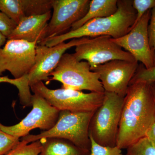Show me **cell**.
<instances>
[{
	"label": "cell",
	"instance_id": "1",
	"mask_svg": "<svg viewBox=\"0 0 155 155\" xmlns=\"http://www.w3.org/2000/svg\"><path fill=\"white\" fill-rule=\"evenodd\" d=\"M155 122V91L153 84H130L124 97L116 146L121 149L145 137Z\"/></svg>",
	"mask_w": 155,
	"mask_h": 155
},
{
	"label": "cell",
	"instance_id": "2",
	"mask_svg": "<svg viewBox=\"0 0 155 155\" xmlns=\"http://www.w3.org/2000/svg\"><path fill=\"white\" fill-rule=\"evenodd\" d=\"M136 12L132 5V1L119 0L118 10L110 17L96 18L86 22L75 30L48 39L41 45L52 47L68 40L89 37L109 36L119 38L129 32L135 22Z\"/></svg>",
	"mask_w": 155,
	"mask_h": 155
},
{
	"label": "cell",
	"instance_id": "3",
	"mask_svg": "<svg viewBox=\"0 0 155 155\" xmlns=\"http://www.w3.org/2000/svg\"><path fill=\"white\" fill-rule=\"evenodd\" d=\"M94 112L60 111L58 121L52 128L37 135L29 134L21 140L30 143L42 139L57 137L67 140L78 147L90 151L89 127Z\"/></svg>",
	"mask_w": 155,
	"mask_h": 155
},
{
	"label": "cell",
	"instance_id": "4",
	"mask_svg": "<svg viewBox=\"0 0 155 155\" xmlns=\"http://www.w3.org/2000/svg\"><path fill=\"white\" fill-rule=\"evenodd\" d=\"M124 97L104 91L102 104L96 110L89 127V137L104 146H116Z\"/></svg>",
	"mask_w": 155,
	"mask_h": 155
},
{
	"label": "cell",
	"instance_id": "5",
	"mask_svg": "<svg viewBox=\"0 0 155 155\" xmlns=\"http://www.w3.org/2000/svg\"><path fill=\"white\" fill-rule=\"evenodd\" d=\"M62 83L61 88L91 92H104L98 74L92 71L87 61H79L72 54L65 53L58 66L50 75L48 81Z\"/></svg>",
	"mask_w": 155,
	"mask_h": 155
},
{
	"label": "cell",
	"instance_id": "6",
	"mask_svg": "<svg viewBox=\"0 0 155 155\" xmlns=\"http://www.w3.org/2000/svg\"><path fill=\"white\" fill-rule=\"evenodd\" d=\"M30 88L59 110L72 113L95 112L102 104L104 96V92L84 93L62 88L50 89L43 81L35 84Z\"/></svg>",
	"mask_w": 155,
	"mask_h": 155
},
{
	"label": "cell",
	"instance_id": "7",
	"mask_svg": "<svg viewBox=\"0 0 155 155\" xmlns=\"http://www.w3.org/2000/svg\"><path fill=\"white\" fill-rule=\"evenodd\" d=\"M31 104L32 110L19 123L12 126H5L0 123V129L20 138L29 135L31 130L35 128L47 131L52 128L58 121L60 111L35 94L31 97Z\"/></svg>",
	"mask_w": 155,
	"mask_h": 155
},
{
	"label": "cell",
	"instance_id": "8",
	"mask_svg": "<svg viewBox=\"0 0 155 155\" xmlns=\"http://www.w3.org/2000/svg\"><path fill=\"white\" fill-rule=\"evenodd\" d=\"M36 42L8 40L0 48V76L9 71L15 79L28 75L35 59Z\"/></svg>",
	"mask_w": 155,
	"mask_h": 155
},
{
	"label": "cell",
	"instance_id": "9",
	"mask_svg": "<svg viewBox=\"0 0 155 155\" xmlns=\"http://www.w3.org/2000/svg\"><path fill=\"white\" fill-rule=\"evenodd\" d=\"M111 39V37L106 35L90 39L88 41L75 47L73 54L78 61H87L91 70L98 65L114 60L135 61L130 53Z\"/></svg>",
	"mask_w": 155,
	"mask_h": 155
},
{
	"label": "cell",
	"instance_id": "10",
	"mask_svg": "<svg viewBox=\"0 0 155 155\" xmlns=\"http://www.w3.org/2000/svg\"><path fill=\"white\" fill-rule=\"evenodd\" d=\"M89 40L87 37L73 39L68 42L61 43L52 47L37 45L35 63L27 75L30 87L43 81L48 82L50 74L58 66L65 52L70 48L84 43Z\"/></svg>",
	"mask_w": 155,
	"mask_h": 155
},
{
	"label": "cell",
	"instance_id": "11",
	"mask_svg": "<svg viewBox=\"0 0 155 155\" xmlns=\"http://www.w3.org/2000/svg\"><path fill=\"white\" fill-rule=\"evenodd\" d=\"M151 10L144 15L129 32L118 38L111 39L125 51L130 53L135 61L141 62L146 69L155 65L153 53L149 44L148 26Z\"/></svg>",
	"mask_w": 155,
	"mask_h": 155
},
{
	"label": "cell",
	"instance_id": "12",
	"mask_svg": "<svg viewBox=\"0 0 155 155\" xmlns=\"http://www.w3.org/2000/svg\"><path fill=\"white\" fill-rule=\"evenodd\" d=\"M90 1L52 0L53 14L46 28L43 41L64 34L74 23L82 19L88 11Z\"/></svg>",
	"mask_w": 155,
	"mask_h": 155
},
{
	"label": "cell",
	"instance_id": "13",
	"mask_svg": "<svg viewBox=\"0 0 155 155\" xmlns=\"http://www.w3.org/2000/svg\"><path fill=\"white\" fill-rule=\"evenodd\" d=\"M138 67L136 61L114 60L98 65L92 71L98 74L104 91L125 97Z\"/></svg>",
	"mask_w": 155,
	"mask_h": 155
},
{
	"label": "cell",
	"instance_id": "14",
	"mask_svg": "<svg viewBox=\"0 0 155 155\" xmlns=\"http://www.w3.org/2000/svg\"><path fill=\"white\" fill-rule=\"evenodd\" d=\"M51 12L23 18L7 39L36 42L37 45L41 43L44 40L46 28L51 17Z\"/></svg>",
	"mask_w": 155,
	"mask_h": 155
},
{
	"label": "cell",
	"instance_id": "15",
	"mask_svg": "<svg viewBox=\"0 0 155 155\" xmlns=\"http://www.w3.org/2000/svg\"><path fill=\"white\" fill-rule=\"evenodd\" d=\"M40 140L42 148L39 155H90L89 151L78 147L64 139L48 137Z\"/></svg>",
	"mask_w": 155,
	"mask_h": 155
},
{
	"label": "cell",
	"instance_id": "16",
	"mask_svg": "<svg viewBox=\"0 0 155 155\" xmlns=\"http://www.w3.org/2000/svg\"><path fill=\"white\" fill-rule=\"evenodd\" d=\"M118 0H92L86 14L72 25L71 30H75L86 22L96 18L110 17L118 10Z\"/></svg>",
	"mask_w": 155,
	"mask_h": 155
},
{
	"label": "cell",
	"instance_id": "17",
	"mask_svg": "<svg viewBox=\"0 0 155 155\" xmlns=\"http://www.w3.org/2000/svg\"><path fill=\"white\" fill-rule=\"evenodd\" d=\"M0 83H8L16 86L19 91L20 104L23 107L31 106L32 95L31 93L27 75L18 79H11L8 76H0Z\"/></svg>",
	"mask_w": 155,
	"mask_h": 155
},
{
	"label": "cell",
	"instance_id": "18",
	"mask_svg": "<svg viewBox=\"0 0 155 155\" xmlns=\"http://www.w3.org/2000/svg\"><path fill=\"white\" fill-rule=\"evenodd\" d=\"M52 0H22L25 17L43 15L52 9Z\"/></svg>",
	"mask_w": 155,
	"mask_h": 155
},
{
	"label": "cell",
	"instance_id": "19",
	"mask_svg": "<svg viewBox=\"0 0 155 155\" xmlns=\"http://www.w3.org/2000/svg\"><path fill=\"white\" fill-rule=\"evenodd\" d=\"M0 11L18 24L25 16L22 0H0Z\"/></svg>",
	"mask_w": 155,
	"mask_h": 155
},
{
	"label": "cell",
	"instance_id": "20",
	"mask_svg": "<svg viewBox=\"0 0 155 155\" xmlns=\"http://www.w3.org/2000/svg\"><path fill=\"white\" fill-rule=\"evenodd\" d=\"M126 149L125 155H155V147L146 137L140 139Z\"/></svg>",
	"mask_w": 155,
	"mask_h": 155
},
{
	"label": "cell",
	"instance_id": "21",
	"mask_svg": "<svg viewBox=\"0 0 155 155\" xmlns=\"http://www.w3.org/2000/svg\"><path fill=\"white\" fill-rule=\"evenodd\" d=\"M42 148L40 140L27 143L21 140L13 149L6 155H39Z\"/></svg>",
	"mask_w": 155,
	"mask_h": 155
},
{
	"label": "cell",
	"instance_id": "22",
	"mask_svg": "<svg viewBox=\"0 0 155 155\" xmlns=\"http://www.w3.org/2000/svg\"><path fill=\"white\" fill-rule=\"evenodd\" d=\"M144 82L149 84L155 83V65L150 69H146L143 65L138 67L130 84Z\"/></svg>",
	"mask_w": 155,
	"mask_h": 155
},
{
	"label": "cell",
	"instance_id": "23",
	"mask_svg": "<svg viewBox=\"0 0 155 155\" xmlns=\"http://www.w3.org/2000/svg\"><path fill=\"white\" fill-rule=\"evenodd\" d=\"M91 140L90 155H125L122 153V149L118 147L104 146L97 143L89 137Z\"/></svg>",
	"mask_w": 155,
	"mask_h": 155
},
{
	"label": "cell",
	"instance_id": "24",
	"mask_svg": "<svg viewBox=\"0 0 155 155\" xmlns=\"http://www.w3.org/2000/svg\"><path fill=\"white\" fill-rule=\"evenodd\" d=\"M19 142V138L10 135L0 129V155L7 154Z\"/></svg>",
	"mask_w": 155,
	"mask_h": 155
},
{
	"label": "cell",
	"instance_id": "25",
	"mask_svg": "<svg viewBox=\"0 0 155 155\" xmlns=\"http://www.w3.org/2000/svg\"><path fill=\"white\" fill-rule=\"evenodd\" d=\"M132 5L136 12L137 15L135 22L131 28L140 20L147 11L155 8V0H134L132 1Z\"/></svg>",
	"mask_w": 155,
	"mask_h": 155
},
{
	"label": "cell",
	"instance_id": "26",
	"mask_svg": "<svg viewBox=\"0 0 155 155\" xmlns=\"http://www.w3.org/2000/svg\"><path fill=\"white\" fill-rule=\"evenodd\" d=\"M17 24L6 14L0 11V32L8 38Z\"/></svg>",
	"mask_w": 155,
	"mask_h": 155
},
{
	"label": "cell",
	"instance_id": "27",
	"mask_svg": "<svg viewBox=\"0 0 155 155\" xmlns=\"http://www.w3.org/2000/svg\"><path fill=\"white\" fill-rule=\"evenodd\" d=\"M149 40L150 47L152 50L155 65V7L152 9L150 18L148 26Z\"/></svg>",
	"mask_w": 155,
	"mask_h": 155
},
{
	"label": "cell",
	"instance_id": "28",
	"mask_svg": "<svg viewBox=\"0 0 155 155\" xmlns=\"http://www.w3.org/2000/svg\"><path fill=\"white\" fill-rule=\"evenodd\" d=\"M145 137H147L155 147V122L147 131Z\"/></svg>",
	"mask_w": 155,
	"mask_h": 155
},
{
	"label": "cell",
	"instance_id": "29",
	"mask_svg": "<svg viewBox=\"0 0 155 155\" xmlns=\"http://www.w3.org/2000/svg\"><path fill=\"white\" fill-rule=\"evenodd\" d=\"M7 38L0 32V48L3 45H5L7 41Z\"/></svg>",
	"mask_w": 155,
	"mask_h": 155
},
{
	"label": "cell",
	"instance_id": "30",
	"mask_svg": "<svg viewBox=\"0 0 155 155\" xmlns=\"http://www.w3.org/2000/svg\"><path fill=\"white\" fill-rule=\"evenodd\" d=\"M153 85L155 91V83L153 84Z\"/></svg>",
	"mask_w": 155,
	"mask_h": 155
}]
</instances>
